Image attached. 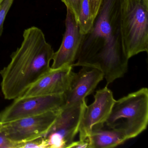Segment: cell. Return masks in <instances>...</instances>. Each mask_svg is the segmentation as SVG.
<instances>
[{"instance_id": "obj_7", "label": "cell", "mask_w": 148, "mask_h": 148, "mask_svg": "<svg viewBox=\"0 0 148 148\" xmlns=\"http://www.w3.org/2000/svg\"><path fill=\"white\" fill-rule=\"evenodd\" d=\"M58 111L49 112L5 123L0 129L16 144L44 136L55 121Z\"/></svg>"}, {"instance_id": "obj_17", "label": "cell", "mask_w": 148, "mask_h": 148, "mask_svg": "<svg viewBox=\"0 0 148 148\" xmlns=\"http://www.w3.org/2000/svg\"><path fill=\"white\" fill-rule=\"evenodd\" d=\"M17 145L11 141L5 132L0 129V148H17Z\"/></svg>"}, {"instance_id": "obj_13", "label": "cell", "mask_w": 148, "mask_h": 148, "mask_svg": "<svg viewBox=\"0 0 148 148\" xmlns=\"http://www.w3.org/2000/svg\"><path fill=\"white\" fill-rule=\"evenodd\" d=\"M94 20L88 0H83L77 21L79 31L82 34L85 35L89 32L92 27Z\"/></svg>"}, {"instance_id": "obj_2", "label": "cell", "mask_w": 148, "mask_h": 148, "mask_svg": "<svg viewBox=\"0 0 148 148\" xmlns=\"http://www.w3.org/2000/svg\"><path fill=\"white\" fill-rule=\"evenodd\" d=\"M21 45L12 53L11 60L0 71L5 99H16L51 69L54 52L41 29L35 26L24 31Z\"/></svg>"}, {"instance_id": "obj_8", "label": "cell", "mask_w": 148, "mask_h": 148, "mask_svg": "<svg viewBox=\"0 0 148 148\" xmlns=\"http://www.w3.org/2000/svg\"><path fill=\"white\" fill-rule=\"evenodd\" d=\"M94 97L93 103L86 106L83 114L79 130V140L87 138L93 126L105 123L116 101L107 86L97 90Z\"/></svg>"}, {"instance_id": "obj_15", "label": "cell", "mask_w": 148, "mask_h": 148, "mask_svg": "<svg viewBox=\"0 0 148 148\" xmlns=\"http://www.w3.org/2000/svg\"><path fill=\"white\" fill-rule=\"evenodd\" d=\"M65 5L66 9L70 10L76 21H77L83 0H61Z\"/></svg>"}, {"instance_id": "obj_21", "label": "cell", "mask_w": 148, "mask_h": 148, "mask_svg": "<svg viewBox=\"0 0 148 148\" xmlns=\"http://www.w3.org/2000/svg\"><path fill=\"white\" fill-rule=\"evenodd\" d=\"M2 123H1V122H0V128H1V126H2Z\"/></svg>"}, {"instance_id": "obj_12", "label": "cell", "mask_w": 148, "mask_h": 148, "mask_svg": "<svg viewBox=\"0 0 148 148\" xmlns=\"http://www.w3.org/2000/svg\"><path fill=\"white\" fill-rule=\"evenodd\" d=\"M88 138L89 148H113L128 140L122 132L108 128L104 123L93 126Z\"/></svg>"}, {"instance_id": "obj_1", "label": "cell", "mask_w": 148, "mask_h": 148, "mask_svg": "<svg viewBox=\"0 0 148 148\" xmlns=\"http://www.w3.org/2000/svg\"><path fill=\"white\" fill-rule=\"evenodd\" d=\"M122 0H103L93 25L84 35L73 66H89L100 70L107 86L123 77L129 60L123 47L120 18Z\"/></svg>"}, {"instance_id": "obj_20", "label": "cell", "mask_w": 148, "mask_h": 148, "mask_svg": "<svg viewBox=\"0 0 148 148\" xmlns=\"http://www.w3.org/2000/svg\"><path fill=\"white\" fill-rule=\"evenodd\" d=\"M3 1H4V0H0V5H1V3Z\"/></svg>"}, {"instance_id": "obj_11", "label": "cell", "mask_w": 148, "mask_h": 148, "mask_svg": "<svg viewBox=\"0 0 148 148\" xmlns=\"http://www.w3.org/2000/svg\"><path fill=\"white\" fill-rule=\"evenodd\" d=\"M73 67L65 66L58 69L51 68L21 97L64 94L68 90L72 79L74 73Z\"/></svg>"}, {"instance_id": "obj_3", "label": "cell", "mask_w": 148, "mask_h": 148, "mask_svg": "<svg viewBox=\"0 0 148 148\" xmlns=\"http://www.w3.org/2000/svg\"><path fill=\"white\" fill-rule=\"evenodd\" d=\"M148 89L143 87L115 101L104 125L122 132L128 140L147 128Z\"/></svg>"}, {"instance_id": "obj_5", "label": "cell", "mask_w": 148, "mask_h": 148, "mask_svg": "<svg viewBox=\"0 0 148 148\" xmlns=\"http://www.w3.org/2000/svg\"><path fill=\"white\" fill-rule=\"evenodd\" d=\"M86 101L59 111L57 118L44 136L46 148H69L79 132Z\"/></svg>"}, {"instance_id": "obj_9", "label": "cell", "mask_w": 148, "mask_h": 148, "mask_svg": "<svg viewBox=\"0 0 148 148\" xmlns=\"http://www.w3.org/2000/svg\"><path fill=\"white\" fill-rule=\"evenodd\" d=\"M65 25V32L60 47L53 53L51 69L73 66L79 52L84 35L79 31L75 17L67 9Z\"/></svg>"}, {"instance_id": "obj_16", "label": "cell", "mask_w": 148, "mask_h": 148, "mask_svg": "<svg viewBox=\"0 0 148 148\" xmlns=\"http://www.w3.org/2000/svg\"><path fill=\"white\" fill-rule=\"evenodd\" d=\"M46 148L44 136L40 137L17 145V148Z\"/></svg>"}, {"instance_id": "obj_18", "label": "cell", "mask_w": 148, "mask_h": 148, "mask_svg": "<svg viewBox=\"0 0 148 148\" xmlns=\"http://www.w3.org/2000/svg\"><path fill=\"white\" fill-rule=\"evenodd\" d=\"M102 1L103 0H88L91 13L94 19L97 14Z\"/></svg>"}, {"instance_id": "obj_4", "label": "cell", "mask_w": 148, "mask_h": 148, "mask_svg": "<svg viewBox=\"0 0 148 148\" xmlns=\"http://www.w3.org/2000/svg\"><path fill=\"white\" fill-rule=\"evenodd\" d=\"M123 47L128 59L148 51V0H122Z\"/></svg>"}, {"instance_id": "obj_19", "label": "cell", "mask_w": 148, "mask_h": 148, "mask_svg": "<svg viewBox=\"0 0 148 148\" xmlns=\"http://www.w3.org/2000/svg\"><path fill=\"white\" fill-rule=\"evenodd\" d=\"M90 148V142L88 138L84 140H79L78 141H74L69 147V148Z\"/></svg>"}, {"instance_id": "obj_14", "label": "cell", "mask_w": 148, "mask_h": 148, "mask_svg": "<svg viewBox=\"0 0 148 148\" xmlns=\"http://www.w3.org/2000/svg\"><path fill=\"white\" fill-rule=\"evenodd\" d=\"M14 0H4L0 5V38L3 32V26L5 19Z\"/></svg>"}, {"instance_id": "obj_10", "label": "cell", "mask_w": 148, "mask_h": 148, "mask_svg": "<svg viewBox=\"0 0 148 148\" xmlns=\"http://www.w3.org/2000/svg\"><path fill=\"white\" fill-rule=\"evenodd\" d=\"M82 67L79 71L73 73L69 88L65 93L64 107L84 102L104 78L103 73L99 69L89 66Z\"/></svg>"}, {"instance_id": "obj_6", "label": "cell", "mask_w": 148, "mask_h": 148, "mask_svg": "<svg viewBox=\"0 0 148 148\" xmlns=\"http://www.w3.org/2000/svg\"><path fill=\"white\" fill-rule=\"evenodd\" d=\"M65 101V93L21 97L1 112L0 122L5 123L49 112L58 111L64 106Z\"/></svg>"}]
</instances>
